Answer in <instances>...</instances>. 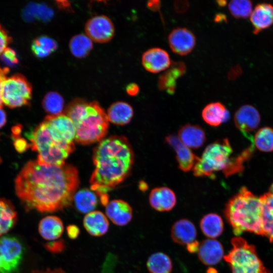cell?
<instances>
[{
    "label": "cell",
    "mask_w": 273,
    "mask_h": 273,
    "mask_svg": "<svg viewBox=\"0 0 273 273\" xmlns=\"http://www.w3.org/2000/svg\"><path fill=\"white\" fill-rule=\"evenodd\" d=\"M79 183L75 166L44 164L36 160L23 167L15 179V188L27 210L53 212L70 205Z\"/></svg>",
    "instance_id": "cell-1"
},
{
    "label": "cell",
    "mask_w": 273,
    "mask_h": 273,
    "mask_svg": "<svg viewBox=\"0 0 273 273\" xmlns=\"http://www.w3.org/2000/svg\"><path fill=\"white\" fill-rule=\"evenodd\" d=\"M95 169L89 183L104 206L109 203L108 193L130 174L134 154L126 138L114 135L104 138L94 150Z\"/></svg>",
    "instance_id": "cell-2"
},
{
    "label": "cell",
    "mask_w": 273,
    "mask_h": 273,
    "mask_svg": "<svg viewBox=\"0 0 273 273\" xmlns=\"http://www.w3.org/2000/svg\"><path fill=\"white\" fill-rule=\"evenodd\" d=\"M37 160L42 164L62 165L75 150V130L72 120L65 114L48 115L27 134Z\"/></svg>",
    "instance_id": "cell-3"
},
{
    "label": "cell",
    "mask_w": 273,
    "mask_h": 273,
    "mask_svg": "<svg viewBox=\"0 0 273 273\" xmlns=\"http://www.w3.org/2000/svg\"><path fill=\"white\" fill-rule=\"evenodd\" d=\"M65 114L74 124L75 141L79 144L100 142L107 133L109 121L107 113L96 101L75 99L67 105Z\"/></svg>",
    "instance_id": "cell-4"
},
{
    "label": "cell",
    "mask_w": 273,
    "mask_h": 273,
    "mask_svg": "<svg viewBox=\"0 0 273 273\" xmlns=\"http://www.w3.org/2000/svg\"><path fill=\"white\" fill-rule=\"evenodd\" d=\"M262 209L260 198L243 187L229 201L224 214L235 235H239L243 232L262 235Z\"/></svg>",
    "instance_id": "cell-5"
},
{
    "label": "cell",
    "mask_w": 273,
    "mask_h": 273,
    "mask_svg": "<svg viewBox=\"0 0 273 273\" xmlns=\"http://www.w3.org/2000/svg\"><path fill=\"white\" fill-rule=\"evenodd\" d=\"M233 149L227 139L209 145L193 168L195 176H212L215 172L222 170L225 175L231 171L237 162L231 157Z\"/></svg>",
    "instance_id": "cell-6"
},
{
    "label": "cell",
    "mask_w": 273,
    "mask_h": 273,
    "mask_svg": "<svg viewBox=\"0 0 273 273\" xmlns=\"http://www.w3.org/2000/svg\"><path fill=\"white\" fill-rule=\"evenodd\" d=\"M233 248L224 256L233 273H269L258 257L254 246L242 238L231 241Z\"/></svg>",
    "instance_id": "cell-7"
},
{
    "label": "cell",
    "mask_w": 273,
    "mask_h": 273,
    "mask_svg": "<svg viewBox=\"0 0 273 273\" xmlns=\"http://www.w3.org/2000/svg\"><path fill=\"white\" fill-rule=\"evenodd\" d=\"M32 97V87L22 75L16 74L4 81L1 89L3 104L13 108L28 104Z\"/></svg>",
    "instance_id": "cell-8"
},
{
    "label": "cell",
    "mask_w": 273,
    "mask_h": 273,
    "mask_svg": "<svg viewBox=\"0 0 273 273\" xmlns=\"http://www.w3.org/2000/svg\"><path fill=\"white\" fill-rule=\"evenodd\" d=\"M24 251L22 243L17 237H0V273H17Z\"/></svg>",
    "instance_id": "cell-9"
},
{
    "label": "cell",
    "mask_w": 273,
    "mask_h": 273,
    "mask_svg": "<svg viewBox=\"0 0 273 273\" xmlns=\"http://www.w3.org/2000/svg\"><path fill=\"white\" fill-rule=\"evenodd\" d=\"M86 35L92 40L104 43L110 41L114 33V27L111 19L105 15L94 16L85 26Z\"/></svg>",
    "instance_id": "cell-10"
},
{
    "label": "cell",
    "mask_w": 273,
    "mask_h": 273,
    "mask_svg": "<svg viewBox=\"0 0 273 273\" xmlns=\"http://www.w3.org/2000/svg\"><path fill=\"white\" fill-rule=\"evenodd\" d=\"M234 122L237 128L253 145V136L251 133L258 126L260 116L257 110L250 105L240 107L234 115Z\"/></svg>",
    "instance_id": "cell-11"
},
{
    "label": "cell",
    "mask_w": 273,
    "mask_h": 273,
    "mask_svg": "<svg viewBox=\"0 0 273 273\" xmlns=\"http://www.w3.org/2000/svg\"><path fill=\"white\" fill-rule=\"evenodd\" d=\"M196 41L194 33L184 27L173 29L168 37L171 50L174 53L181 56L190 53L196 45Z\"/></svg>",
    "instance_id": "cell-12"
},
{
    "label": "cell",
    "mask_w": 273,
    "mask_h": 273,
    "mask_svg": "<svg viewBox=\"0 0 273 273\" xmlns=\"http://www.w3.org/2000/svg\"><path fill=\"white\" fill-rule=\"evenodd\" d=\"M142 64L147 71L157 73L167 69L171 63L168 53L160 48L145 51L142 57Z\"/></svg>",
    "instance_id": "cell-13"
},
{
    "label": "cell",
    "mask_w": 273,
    "mask_h": 273,
    "mask_svg": "<svg viewBox=\"0 0 273 273\" xmlns=\"http://www.w3.org/2000/svg\"><path fill=\"white\" fill-rule=\"evenodd\" d=\"M165 142L175 151L179 168L184 172L193 169L199 157L194 154L191 149L185 145L178 136L174 135L167 136Z\"/></svg>",
    "instance_id": "cell-14"
},
{
    "label": "cell",
    "mask_w": 273,
    "mask_h": 273,
    "mask_svg": "<svg viewBox=\"0 0 273 273\" xmlns=\"http://www.w3.org/2000/svg\"><path fill=\"white\" fill-rule=\"evenodd\" d=\"M149 200L151 206L160 212L171 210L176 203L175 193L166 187H157L152 190Z\"/></svg>",
    "instance_id": "cell-15"
},
{
    "label": "cell",
    "mask_w": 273,
    "mask_h": 273,
    "mask_svg": "<svg viewBox=\"0 0 273 273\" xmlns=\"http://www.w3.org/2000/svg\"><path fill=\"white\" fill-rule=\"evenodd\" d=\"M106 214L115 225H127L132 217V209L126 202L116 199L109 202L106 206Z\"/></svg>",
    "instance_id": "cell-16"
},
{
    "label": "cell",
    "mask_w": 273,
    "mask_h": 273,
    "mask_svg": "<svg viewBox=\"0 0 273 273\" xmlns=\"http://www.w3.org/2000/svg\"><path fill=\"white\" fill-rule=\"evenodd\" d=\"M198 256L204 264L215 265L224 257L223 247L218 241L214 239L204 240L200 243Z\"/></svg>",
    "instance_id": "cell-17"
},
{
    "label": "cell",
    "mask_w": 273,
    "mask_h": 273,
    "mask_svg": "<svg viewBox=\"0 0 273 273\" xmlns=\"http://www.w3.org/2000/svg\"><path fill=\"white\" fill-rule=\"evenodd\" d=\"M249 17L254 28L253 32L257 34L273 24V5L266 3L258 4Z\"/></svg>",
    "instance_id": "cell-18"
},
{
    "label": "cell",
    "mask_w": 273,
    "mask_h": 273,
    "mask_svg": "<svg viewBox=\"0 0 273 273\" xmlns=\"http://www.w3.org/2000/svg\"><path fill=\"white\" fill-rule=\"evenodd\" d=\"M197 230L194 224L187 219H180L172 225L170 236L173 241L179 245H188L195 240Z\"/></svg>",
    "instance_id": "cell-19"
},
{
    "label": "cell",
    "mask_w": 273,
    "mask_h": 273,
    "mask_svg": "<svg viewBox=\"0 0 273 273\" xmlns=\"http://www.w3.org/2000/svg\"><path fill=\"white\" fill-rule=\"evenodd\" d=\"M186 67L182 62H173L170 66L159 77L158 86L160 90H165L169 94L174 93L176 80L186 72Z\"/></svg>",
    "instance_id": "cell-20"
},
{
    "label": "cell",
    "mask_w": 273,
    "mask_h": 273,
    "mask_svg": "<svg viewBox=\"0 0 273 273\" xmlns=\"http://www.w3.org/2000/svg\"><path fill=\"white\" fill-rule=\"evenodd\" d=\"M179 140L190 149H198L202 147L206 140L203 129L198 125L187 124L178 130Z\"/></svg>",
    "instance_id": "cell-21"
},
{
    "label": "cell",
    "mask_w": 273,
    "mask_h": 273,
    "mask_svg": "<svg viewBox=\"0 0 273 273\" xmlns=\"http://www.w3.org/2000/svg\"><path fill=\"white\" fill-rule=\"evenodd\" d=\"M83 224L86 232L94 237L104 235L109 228L107 218L99 211H93L86 214L84 217Z\"/></svg>",
    "instance_id": "cell-22"
},
{
    "label": "cell",
    "mask_w": 273,
    "mask_h": 273,
    "mask_svg": "<svg viewBox=\"0 0 273 273\" xmlns=\"http://www.w3.org/2000/svg\"><path fill=\"white\" fill-rule=\"evenodd\" d=\"M64 231L63 221L58 216L48 215L38 224V232L44 240L54 241L60 238Z\"/></svg>",
    "instance_id": "cell-23"
},
{
    "label": "cell",
    "mask_w": 273,
    "mask_h": 273,
    "mask_svg": "<svg viewBox=\"0 0 273 273\" xmlns=\"http://www.w3.org/2000/svg\"><path fill=\"white\" fill-rule=\"evenodd\" d=\"M108 120L111 123L117 125L128 124L131 120L133 110L128 103L118 101L113 103L107 112Z\"/></svg>",
    "instance_id": "cell-24"
},
{
    "label": "cell",
    "mask_w": 273,
    "mask_h": 273,
    "mask_svg": "<svg viewBox=\"0 0 273 273\" xmlns=\"http://www.w3.org/2000/svg\"><path fill=\"white\" fill-rule=\"evenodd\" d=\"M202 117L204 121L209 125L217 126L229 119L230 114L222 103L213 102L204 108Z\"/></svg>",
    "instance_id": "cell-25"
},
{
    "label": "cell",
    "mask_w": 273,
    "mask_h": 273,
    "mask_svg": "<svg viewBox=\"0 0 273 273\" xmlns=\"http://www.w3.org/2000/svg\"><path fill=\"white\" fill-rule=\"evenodd\" d=\"M262 202L261 229L262 235L273 241V195L266 193L260 197Z\"/></svg>",
    "instance_id": "cell-26"
},
{
    "label": "cell",
    "mask_w": 273,
    "mask_h": 273,
    "mask_svg": "<svg viewBox=\"0 0 273 273\" xmlns=\"http://www.w3.org/2000/svg\"><path fill=\"white\" fill-rule=\"evenodd\" d=\"M200 226L203 234L210 239L219 237L223 231L221 217L214 213L204 215L200 220Z\"/></svg>",
    "instance_id": "cell-27"
},
{
    "label": "cell",
    "mask_w": 273,
    "mask_h": 273,
    "mask_svg": "<svg viewBox=\"0 0 273 273\" xmlns=\"http://www.w3.org/2000/svg\"><path fill=\"white\" fill-rule=\"evenodd\" d=\"M73 201L77 210L82 213L93 211L98 204L97 195L88 189H82L76 192Z\"/></svg>",
    "instance_id": "cell-28"
},
{
    "label": "cell",
    "mask_w": 273,
    "mask_h": 273,
    "mask_svg": "<svg viewBox=\"0 0 273 273\" xmlns=\"http://www.w3.org/2000/svg\"><path fill=\"white\" fill-rule=\"evenodd\" d=\"M147 267L150 273H171L172 263L169 256L164 253L158 252L149 256Z\"/></svg>",
    "instance_id": "cell-29"
},
{
    "label": "cell",
    "mask_w": 273,
    "mask_h": 273,
    "mask_svg": "<svg viewBox=\"0 0 273 273\" xmlns=\"http://www.w3.org/2000/svg\"><path fill=\"white\" fill-rule=\"evenodd\" d=\"M69 49L73 56L77 58L86 56L93 48L92 40L83 34H77L69 42Z\"/></svg>",
    "instance_id": "cell-30"
},
{
    "label": "cell",
    "mask_w": 273,
    "mask_h": 273,
    "mask_svg": "<svg viewBox=\"0 0 273 273\" xmlns=\"http://www.w3.org/2000/svg\"><path fill=\"white\" fill-rule=\"evenodd\" d=\"M16 221V213L9 202L0 200V232L2 235L8 232Z\"/></svg>",
    "instance_id": "cell-31"
},
{
    "label": "cell",
    "mask_w": 273,
    "mask_h": 273,
    "mask_svg": "<svg viewBox=\"0 0 273 273\" xmlns=\"http://www.w3.org/2000/svg\"><path fill=\"white\" fill-rule=\"evenodd\" d=\"M57 43L53 38L41 36L35 39L31 45V50L35 56L39 58L47 57L57 48Z\"/></svg>",
    "instance_id": "cell-32"
},
{
    "label": "cell",
    "mask_w": 273,
    "mask_h": 273,
    "mask_svg": "<svg viewBox=\"0 0 273 273\" xmlns=\"http://www.w3.org/2000/svg\"><path fill=\"white\" fill-rule=\"evenodd\" d=\"M253 145L260 151H273V129L264 127L259 129L253 136Z\"/></svg>",
    "instance_id": "cell-33"
},
{
    "label": "cell",
    "mask_w": 273,
    "mask_h": 273,
    "mask_svg": "<svg viewBox=\"0 0 273 273\" xmlns=\"http://www.w3.org/2000/svg\"><path fill=\"white\" fill-rule=\"evenodd\" d=\"M42 105L43 108L49 115H57L62 114L64 101L58 93L50 92L44 96Z\"/></svg>",
    "instance_id": "cell-34"
},
{
    "label": "cell",
    "mask_w": 273,
    "mask_h": 273,
    "mask_svg": "<svg viewBox=\"0 0 273 273\" xmlns=\"http://www.w3.org/2000/svg\"><path fill=\"white\" fill-rule=\"evenodd\" d=\"M231 14L237 19H246L250 17L252 11V3L248 0H234L228 4Z\"/></svg>",
    "instance_id": "cell-35"
},
{
    "label": "cell",
    "mask_w": 273,
    "mask_h": 273,
    "mask_svg": "<svg viewBox=\"0 0 273 273\" xmlns=\"http://www.w3.org/2000/svg\"><path fill=\"white\" fill-rule=\"evenodd\" d=\"M44 248L52 254H58L62 252L66 248L65 241L62 240L48 242L43 245Z\"/></svg>",
    "instance_id": "cell-36"
},
{
    "label": "cell",
    "mask_w": 273,
    "mask_h": 273,
    "mask_svg": "<svg viewBox=\"0 0 273 273\" xmlns=\"http://www.w3.org/2000/svg\"><path fill=\"white\" fill-rule=\"evenodd\" d=\"M1 58L2 61L8 65L17 64L18 61L15 51L9 48H6L3 52Z\"/></svg>",
    "instance_id": "cell-37"
},
{
    "label": "cell",
    "mask_w": 273,
    "mask_h": 273,
    "mask_svg": "<svg viewBox=\"0 0 273 273\" xmlns=\"http://www.w3.org/2000/svg\"><path fill=\"white\" fill-rule=\"evenodd\" d=\"M117 258L113 254H109L106 259L102 268V273H113L116 263Z\"/></svg>",
    "instance_id": "cell-38"
},
{
    "label": "cell",
    "mask_w": 273,
    "mask_h": 273,
    "mask_svg": "<svg viewBox=\"0 0 273 273\" xmlns=\"http://www.w3.org/2000/svg\"><path fill=\"white\" fill-rule=\"evenodd\" d=\"M11 41V37L6 30L0 25V56L8 47Z\"/></svg>",
    "instance_id": "cell-39"
},
{
    "label": "cell",
    "mask_w": 273,
    "mask_h": 273,
    "mask_svg": "<svg viewBox=\"0 0 273 273\" xmlns=\"http://www.w3.org/2000/svg\"><path fill=\"white\" fill-rule=\"evenodd\" d=\"M67 234L68 237L72 240L78 238L80 234L79 228L75 224H69L66 228Z\"/></svg>",
    "instance_id": "cell-40"
},
{
    "label": "cell",
    "mask_w": 273,
    "mask_h": 273,
    "mask_svg": "<svg viewBox=\"0 0 273 273\" xmlns=\"http://www.w3.org/2000/svg\"><path fill=\"white\" fill-rule=\"evenodd\" d=\"M9 72V69L7 67L2 68L0 67V107H2L3 103L1 98V89L3 83L7 78V74Z\"/></svg>",
    "instance_id": "cell-41"
},
{
    "label": "cell",
    "mask_w": 273,
    "mask_h": 273,
    "mask_svg": "<svg viewBox=\"0 0 273 273\" xmlns=\"http://www.w3.org/2000/svg\"><path fill=\"white\" fill-rule=\"evenodd\" d=\"M126 91L129 95L135 96L139 93L140 87L136 83H131L126 86Z\"/></svg>",
    "instance_id": "cell-42"
},
{
    "label": "cell",
    "mask_w": 273,
    "mask_h": 273,
    "mask_svg": "<svg viewBox=\"0 0 273 273\" xmlns=\"http://www.w3.org/2000/svg\"><path fill=\"white\" fill-rule=\"evenodd\" d=\"M15 145L16 149L20 152L25 151L28 146L26 141L23 139L17 140Z\"/></svg>",
    "instance_id": "cell-43"
},
{
    "label": "cell",
    "mask_w": 273,
    "mask_h": 273,
    "mask_svg": "<svg viewBox=\"0 0 273 273\" xmlns=\"http://www.w3.org/2000/svg\"><path fill=\"white\" fill-rule=\"evenodd\" d=\"M200 246V243L198 241L195 240L192 242L187 245V249L188 252L191 253H194L198 252Z\"/></svg>",
    "instance_id": "cell-44"
},
{
    "label": "cell",
    "mask_w": 273,
    "mask_h": 273,
    "mask_svg": "<svg viewBox=\"0 0 273 273\" xmlns=\"http://www.w3.org/2000/svg\"><path fill=\"white\" fill-rule=\"evenodd\" d=\"M32 273H66L61 268H55V269H50L47 268L45 270H34Z\"/></svg>",
    "instance_id": "cell-45"
},
{
    "label": "cell",
    "mask_w": 273,
    "mask_h": 273,
    "mask_svg": "<svg viewBox=\"0 0 273 273\" xmlns=\"http://www.w3.org/2000/svg\"><path fill=\"white\" fill-rule=\"evenodd\" d=\"M147 7L153 11H156L160 7V2L158 1H151L147 3Z\"/></svg>",
    "instance_id": "cell-46"
},
{
    "label": "cell",
    "mask_w": 273,
    "mask_h": 273,
    "mask_svg": "<svg viewBox=\"0 0 273 273\" xmlns=\"http://www.w3.org/2000/svg\"><path fill=\"white\" fill-rule=\"evenodd\" d=\"M6 122V115L2 109V107H0V128H2Z\"/></svg>",
    "instance_id": "cell-47"
},
{
    "label": "cell",
    "mask_w": 273,
    "mask_h": 273,
    "mask_svg": "<svg viewBox=\"0 0 273 273\" xmlns=\"http://www.w3.org/2000/svg\"><path fill=\"white\" fill-rule=\"evenodd\" d=\"M57 5L60 8L67 10L70 8V4L68 1H57Z\"/></svg>",
    "instance_id": "cell-48"
},
{
    "label": "cell",
    "mask_w": 273,
    "mask_h": 273,
    "mask_svg": "<svg viewBox=\"0 0 273 273\" xmlns=\"http://www.w3.org/2000/svg\"><path fill=\"white\" fill-rule=\"evenodd\" d=\"M139 188L141 191H145L148 189V185L145 182L142 181L139 183Z\"/></svg>",
    "instance_id": "cell-49"
},
{
    "label": "cell",
    "mask_w": 273,
    "mask_h": 273,
    "mask_svg": "<svg viewBox=\"0 0 273 273\" xmlns=\"http://www.w3.org/2000/svg\"><path fill=\"white\" fill-rule=\"evenodd\" d=\"M207 273H217V271L215 268L209 267L207 269Z\"/></svg>",
    "instance_id": "cell-50"
},
{
    "label": "cell",
    "mask_w": 273,
    "mask_h": 273,
    "mask_svg": "<svg viewBox=\"0 0 273 273\" xmlns=\"http://www.w3.org/2000/svg\"><path fill=\"white\" fill-rule=\"evenodd\" d=\"M269 190H270V192L269 193H270L271 195H273V183L271 185V186H270V188Z\"/></svg>",
    "instance_id": "cell-51"
},
{
    "label": "cell",
    "mask_w": 273,
    "mask_h": 273,
    "mask_svg": "<svg viewBox=\"0 0 273 273\" xmlns=\"http://www.w3.org/2000/svg\"><path fill=\"white\" fill-rule=\"evenodd\" d=\"M1 161H2V160H1V158L0 157V163L1 162Z\"/></svg>",
    "instance_id": "cell-52"
},
{
    "label": "cell",
    "mask_w": 273,
    "mask_h": 273,
    "mask_svg": "<svg viewBox=\"0 0 273 273\" xmlns=\"http://www.w3.org/2000/svg\"><path fill=\"white\" fill-rule=\"evenodd\" d=\"M1 235H2V234H1V232H0V236H1Z\"/></svg>",
    "instance_id": "cell-53"
}]
</instances>
